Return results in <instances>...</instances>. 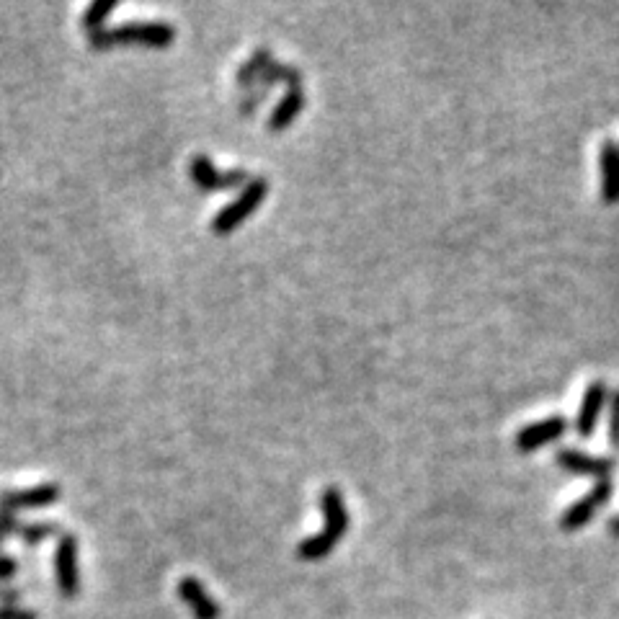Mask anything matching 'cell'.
<instances>
[{
	"label": "cell",
	"mask_w": 619,
	"mask_h": 619,
	"mask_svg": "<svg viewBox=\"0 0 619 619\" xmlns=\"http://www.w3.org/2000/svg\"><path fill=\"white\" fill-rule=\"evenodd\" d=\"M117 6V0H93L91 6L83 11V16H80V26L88 31V37L106 29V21H109L111 13L117 11Z\"/></svg>",
	"instance_id": "17"
},
{
	"label": "cell",
	"mask_w": 619,
	"mask_h": 619,
	"mask_svg": "<svg viewBox=\"0 0 619 619\" xmlns=\"http://www.w3.org/2000/svg\"><path fill=\"white\" fill-rule=\"evenodd\" d=\"M173 42H176V26H173L171 21L160 19H132L122 26H114V29L106 26L104 31L88 37L91 50L96 52L114 50V47H132V44H137V47H150V50H168Z\"/></svg>",
	"instance_id": "1"
},
{
	"label": "cell",
	"mask_w": 619,
	"mask_h": 619,
	"mask_svg": "<svg viewBox=\"0 0 619 619\" xmlns=\"http://www.w3.org/2000/svg\"><path fill=\"white\" fill-rule=\"evenodd\" d=\"M274 52L269 50V47H258L256 52H253L251 57H248L243 65L238 68V73H235V83H238L240 93L248 91V88H253L261 80V75L266 73V70L271 68V62H274Z\"/></svg>",
	"instance_id": "14"
},
{
	"label": "cell",
	"mask_w": 619,
	"mask_h": 619,
	"mask_svg": "<svg viewBox=\"0 0 619 619\" xmlns=\"http://www.w3.org/2000/svg\"><path fill=\"white\" fill-rule=\"evenodd\" d=\"M178 596H181V601L191 609L194 619H220V604H217L215 596L209 594L207 586H204L199 578H181V581H178Z\"/></svg>",
	"instance_id": "10"
},
{
	"label": "cell",
	"mask_w": 619,
	"mask_h": 619,
	"mask_svg": "<svg viewBox=\"0 0 619 619\" xmlns=\"http://www.w3.org/2000/svg\"><path fill=\"white\" fill-rule=\"evenodd\" d=\"M26 609H21L19 604H3L0 607V619H21Z\"/></svg>",
	"instance_id": "23"
},
{
	"label": "cell",
	"mask_w": 619,
	"mask_h": 619,
	"mask_svg": "<svg viewBox=\"0 0 619 619\" xmlns=\"http://www.w3.org/2000/svg\"><path fill=\"white\" fill-rule=\"evenodd\" d=\"M16 573H19V560L8 555V552H0V583L13 581Z\"/></svg>",
	"instance_id": "22"
},
{
	"label": "cell",
	"mask_w": 619,
	"mask_h": 619,
	"mask_svg": "<svg viewBox=\"0 0 619 619\" xmlns=\"http://www.w3.org/2000/svg\"><path fill=\"white\" fill-rule=\"evenodd\" d=\"M271 91L274 88L266 86V83H256L253 88H248V91L240 93V99H238V111L243 114V117H253L258 111V106L264 104L266 99L271 96Z\"/></svg>",
	"instance_id": "19"
},
{
	"label": "cell",
	"mask_w": 619,
	"mask_h": 619,
	"mask_svg": "<svg viewBox=\"0 0 619 619\" xmlns=\"http://www.w3.org/2000/svg\"><path fill=\"white\" fill-rule=\"evenodd\" d=\"M612 496H614L612 480H599V483H594V488H591L586 496L570 503L568 509L560 514L558 521L560 529H563V532H578V529L589 527L591 521H594V516L612 501Z\"/></svg>",
	"instance_id": "4"
},
{
	"label": "cell",
	"mask_w": 619,
	"mask_h": 619,
	"mask_svg": "<svg viewBox=\"0 0 619 619\" xmlns=\"http://www.w3.org/2000/svg\"><path fill=\"white\" fill-rule=\"evenodd\" d=\"M21 591L19 589H0V607L3 604H19Z\"/></svg>",
	"instance_id": "24"
},
{
	"label": "cell",
	"mask_w": 619,
	"mask_h": 619,
	"mask_svg": "<svg viewBox=\"0 0 619 619\" xmlns=\"http://www.w3.org/2000/svg\"><path fill=\"white\" fill-rule=\"evenodd\" d=\"M555 465L563 467L570 475H578V478H591V480H609L614 470H617V462L612 457H601V454L583 452L576 447H560L555 452Z\"/></svg>",
	"instance_id": "6"
},
{
	"label": "cell",
	"mask_w": 619,
	"mask_h": 619,
	"mask_svg": "<svg viewBox=\"0 0 619 619\" xmlns=\"http://www.w3.org/2000/svg\"><path fill=\"white\" fill-rule=\"evenodd\" d=\"M599 171H601V202L619 204V142L604 140L599 148Z\"/></svg>",
	"instance_id": "11"
},
{
	"label": "cell",
	"mask_w": 619,
	"mask_h": 619,
	"mask_svg": "<svg viewBox=\"0 0 619 619\" xmlns=\"http://www.w3.org/2000/svg\"><path fill=\"white\" fill-rule=\"evenodd\" d=\"M607 529H609V534H612L614 540H619V514H617V516H612V519H609Z\"/></svg>",
	"instance_id": "25"
},
{
	"label": "cell",
	"mask_w": 619,
	"mask_h": 619,
	"mask_svg": "<svg viewBox=\"0 0 619 619\" xmlns=\"http://www.w3.org/2000/svg\"><path fill=\"white\" fill-rule=\"evenodd\" d=\"M320 511H323V529H328L331 534H336L338 540H344V534L349 532L351 516L346 509L344 493L338 491L336 485H328L320 493Z\"/></svg>",
	"instance_id": "12"
},
{
	"label": "cell",
	"mask_w": 619,
	"mask_h": 619,
	"mask_svg": "<svg viewBox=\"0 0 619 619\" xmlns=\"http://www.w3.org/2000/svg\"><path fill=\"white\" fill-rule=\"evenodd\" d=\"M609 444L619 449V387L609 393Z\"/></svg>",
	"instance_id": "20"
},
{
	"label": "cell",
	"mask_w": 619,
	"mask_h": 619,
	"mask_svg": "<svg viewBox=\"0 0 619 619\" xmlns=\"http://www.w3.org/2000/svg\"><path fill=\"white\" fill-rule=\"evenodd\" d=\"M338 537L336 534H331L328 529H320L318 534H313V537H305V540L297 545V558L305 560V563H318V560L328 558L333 550L338 547Z\"/></svg>",
	"instance_id": "15"
},
{
	"label": "cell",
	"mask_w": 619,
	"mask_h": 619,
	"mask_svg": "<svg viewBox=\"0 0 619 619\" xmlns=\"http://www.w3.org/2000/svg\"><path fill=\"white\" fill-rule=\"evenodd\" d=\"M305 104H307L305 91H302V88H289L282 99H279V104L271 109L269 119H266V129L274 132V135H279V132L289 129L292 124H295V119L302 114Z\"/></svg>",
	"instance_id": "13"
},
{
	"label": "cell",
	"mask_w": 619,
	"mask_h": 619,
	"mask_svg": "<svg viewBox=\"0 0 619 619\" xmlns=\"http://www.w3.org/2000/svg\"><path fill=\"white\" fill-rule=\"evenodd\" d=\"M19 529H21L19 516L13 514V511L0 509V537L6 540V537H13V534H19Z\"/></svg>",
	"instance_id": "21"
},
{
	"label": "cell",
	"mask_w": 619,
	"mask_h": 619,
	"mask_svg": "<svg viewBox=\"0 0 619 619\" xmlns=\"http://www.w3.org/2000/svg\"><path fill=\"white\" fill-rule=\"evenodd\" d=\"M21 619H39V617H37V612H31V609H26L24 617H21Z\"/></svg>",
	"instance_id": "26"
},
{
	"label": "cell",
	"mask_w": 619,
	"mask_h": 619,
	"mask_svg": "<svg viewBox=\"0 0 619 619\" xmlns=\"http://www.w3.org/2000/svg\"><path fill=\"white\" fill-rule=\"evenodd\" d=\"M269 189L271 186L264 176H251V181L238 191V197L217 212L215 220H212V233L220 235V238L235 233L261 207V202L269 197Z\"/></svg>",
	"instance_id": "2"
},
{
	"label": "cell",
	"mask_w": 619,
	"mask_h": 619,
	"mask_svg": "<svg viewBox=\"0 0 619 619\" xmlns=\"http://www.w3.org/2000/svg\"><path fill=\"white\" fill-rule=\"evenodd\" d=\"M609 385L604 380H594L586 393H583L581 405H578L576 421H573V429H576L578 439H591L596 434V426H599V418L604 413L609 403Z\"/></svg>",
	"instance_id": "8"
},
{
	"label": "cell",
	"mask_w": 619,
	"mask_h": 619,
	"mask_svg": "<svg viewBox=\"0 0 619 619\" xmlns=\"http://www.w3.org/2000/svg\"><path fill=\"white\" fill-rule=\"evenodd\" d=\"M189 176L199 191L204 194H220V191L243 189L251 181L246 168H230V171H220L215 166V160L209 155H194L189 160Z\"/></svg>",
	"instance_id": "3"
},
{
	"label": "cell",
	"mask_w": 619,
	"mask_h": 619,
	"mask_svg": "<svg viewBox=\"0 0 619 619\" xmlns=\"http://www.w3.org/2000/svg\"><path fill=\"white\" fill-rule=\"evenodd\" d=\"M0 547H3V537H0Z\"/></svg>",
	"instance_id": "27"
},
{
	"label": "cell",
	"mask_w": 619,
	"mask_h": 619,
	"mask_svg": "<svg viewBox=\"0 0 619 619\" xmlns=\"http://www.w3.org/2000/svg\"><path fill=\"white\" fill-rule=\"evenodd\" d=\"M258 83H266V86L276 88L279 83H284L289 88H302V70L297 68V65H292V62H282V60H274L271 62V68L266 70L264 75H261V80Z\"/></svg>",
	"instance_id": "16"
},
{
	"label": "cell",
	"mask_w": 619,
	"mask_h": 619,
	"mask_svg": "<svg viewBox=\"0 0 619 619\" xmlns=\"http://www.w3.org/2000/svg\"><path fill=\"white\" fill-rule=\"evenodd\" d=\"M568 429H570L568 418L555 413V416H547V418H542V421L527 423L524 429L516 431L514 447L519 449L521 454L537 452V449L547 447V444L560 442V439L568 434Z\"/></svg>",
	"instance_id": "7"
},
{
	"label": "cell",
	"mask_w": 619,
	"mask_h": 619,
	"mask_svg": "<svg viewBox=\"0 0 619 619\" xmlns=\"http://www.w3.org/2000/svg\"><path fill=\"white\" fill-rule=\"evenodd\" d=\"M55 581L65 599L80 594V565H78V537L73 532H62L55 547Z\"/></svg>",
	"instance_id": "5"
},
{
	"label": "cell",
	"mask_w": 619,
	"mask_h": 619,
	"mask_svg": "<svg viewBox=\"0 0 619 619\" xmlns=\"http://www.w3.org/2000/svg\"><path fill=\"white\" fill-rule=\"evenodd\" d=\"M62 496V488L57 483H39L21 491H0V509L6 511H34L55 506Z\"/></svg>",
	"instance_id": "9"
},
{
	"label": "cell",
	"mask_w": 619,
	"mask_h": 619,
	"mask_svg": "<svg viewBox=\"0 0 619 619\" xmlns=\"http://www.w3.org/2000/svg\"><path fill=\"white\" fill-rule=\"evenodd\" d=\"M60 529L52 521H29V524H21L19 529V540L24 542L26 547H39L42 542L52 540V537H60Z\"/></svg>",
	"instance_id": "18"
}]
</instances>
